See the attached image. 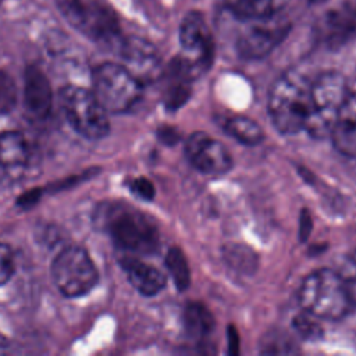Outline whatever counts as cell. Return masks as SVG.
I'll use <instances>...</instances> for the list:
<instances>
[{
    "instance_id": "6da1fadb",
    "label": "cell",
    "mask_w": 356,
    "mask_h": 356,
    "mask_svg": "<svg viewBox=\"0 0 356 356\" xmlns=\"http://www.w3.org/2000/svg\"><path fill=\"white\" fill-rule=\"evenodd\" d=\"M312 82L299 71L282 74L271 86L268 111L281 134H296L305 129L310 106Z\"/></svg>"
},
{
    "instance_id": "7a4b0ae2",
    "label": "cell",
    "mask_w": 356,
    "mask_h": 356,
    "mask_svg": "<svg viewBox=\"0 0 356 356\" xmlns=\"http://www.w3.org/2000/svg\"><path fill=\"white\" fill-rule=\"evenodd\" d=\"M299 303L307 313L324 320H339L353 307L345 277L328 268L317 270L303 280Z\"/></svg>"
},
{
    "instance_id": "3957f363",
    "label": "cell",
    "mask_w": 356,
    "mask_h": 356,
    "mask_svg": "<svg viewBox=\"0 0 356 356\" xmlns=\"http://www.w3.org/2000/svg\"><path fill=\"white\" fill-rule=\"evenodd\" d=\"M64 19L88 39L103 44H120V24L106 0H56Z\"/></svg>"
},
{
    "instance_id": "277c9868",
    "label": "cell",
    "mask_w": 356,
    "mask_h": 356,
    "mask_svg": "<svg viewBox=\"0 0 356 356\" xmlns=\"http://www.w3.org/2000/svg\"><path fill=\"white\" fill-rule=\"evenodd\" d=\"M349 93L346 79L339 72H324L312 82L310 106L305 124L310 136L323 139L331 134L337 115Z\"/></svg>"
},
{
    "instance_id": "5b68a950",
    "label": "cell",
    "mask_w": 356,
    "mask_h": 356,
    "mask_svg": "<svg viewBox=\"0 0 356 356\" xmlns=\"http://www.w3.org/2000/svg\"><path fill=\"white\" fill-rule=\"evenodd\" d=\"M60 103L68 124L83 138L103 139L110 131L107 110L92 90L68 85L60 92Z\"/></svg>"
},
{
    "instance_id": "8992f818",
    "label": "cell",
    "mask_w": 356,
    "mask_h": 356,
    "mask_svg": "<svg viewBox=\"0 0 356 356\" xmlns=\"http://www.w3.org/2000/svg\"><path fill=\"white\" fill-rule=\"evenodd\" d=\"M92 92L107 113L129 110L142 95V83L122 65L103 63L93 70Z\"/></svg>"
},
{
    "instance_id": "52a82bcc",
    "label": "cell",
    "mask_w": 356,
    "mask_h": 356,
    "mask_svg": "<svg viewBox=\"0 0 356 356\" xmlns=\"http://www.w3.org/2000/svg\"><path fill=\"white\" fill-rule=\"evenodd\" d=\"M51 278L57 289L67 298L89 293L99 281L95 263L83 248H64L51 263Z\"/></svg>"
},
{
    "instance_id": "ba28073f",
    "label": "cell",
    "mask_w": 356,
    "mask_h": 356,
    "mask_svg": "<svg viewBox=\"0 0 356 356\" xmlns=\"http://www.w3.org/2000/svg\"><path fill=\"white\" fill-rule=\"evenodd\" d=\"M107 229L114 243L135 254L153 253L159 246V231L156 225L138 210L117 209L107 220Z\"/></svg>"
},
{
    "instance_id": "9c48e42d",
    "label": "cell",
    "mask_w": 356,
    "mask_h": 356,
    "mask_svg": "<svg viewBox=\"0 0 356 356\" xmlns=\"http://www.w3.org/2000/svg\"><path fill=\"white\" fill-rule=\"evenodd\" d=\"M179 42L182 47L179 57L196 79L210 67L214 56L213 38L200 13L191 11L184 17L179 28Z\"/></svg>"
},
{
    "instance_id": "30bf717a",
    "label": "cell",
    "mask_w": 356,
    "mask_h": 356,
    "mask_svg": "<svg viewBox=\"0 0 356 356\" xmlns=\"http://www.w3.org/2000/svg\"><path fill=\"white\" fill-rule=\"evenodd\" d=\"M248 26L236 40V50L241 57L259 60L266 57L277 47L289 32V21L282 15L274 14L266 18L248 19Z\"/></svg>"
},
{
    "instance_id": "8fae6325",
    "label": "cell",
    "mask_w": 356,
    "mask_h": 356,
    "mask_svg": "<svg viewBox=\"0 0 356 356\" xmlns=\"http://www.w3.org/2000/svg\"><path fill=\"white\" fill-rule=\"evenodd\" d=\"M320 40L330 49H339L356 36V0H341L328 8L317 24Z\"/></svg>"
},
{
    "instance_id": "7c38bea8",
    "label": "cell",
    "mask_w": 356,
    "mask_h": 356,
    "mask_svg": "<svg viewBox=\"0 0 356 356\" xmlns=\"http://www.w3.org/2000/svg\"><path fill=\"white\" fill-rule=\"evenodd\" d=\"M185 154L191 164L206 175L225 174L232 165L227 149L204 132H195L186 139Z\"/></svg>"
},
{
    "instance_id": "4fadbf2b",
    "label": "cell",
    "mask_w": 356,
    "mask_h": 356,
    "mask_svg": "<svg viewBox=\"0 0 356 356\" xmlns=\"http://www.w3.org/2000/svg\"><path fill=\"white\" fill-rule=\"evenodd\" d=\"M124 67L140 82H150L161 72V63L157 50L147 42L131 38L118 44Z\"/></svg>"
},
{
    "instance_id": "5bb4252c",
    "label": "cell",
    "mask_w": 356,
    "mask_h": 356,
    "mask_svg": "<svg viewBox=\"0 0 356 356\" xmlns=\"http://www.w3.org/2000/svg\"><path fill=\"white\" fill-rule=\"evenodd\" d=\"M53 104V90L44 72L29 65L24 75V106L28 114L36 120L49 115Z\"/></svg>"
},
{
    "instance_id": "9a60e30c",
    "label": "cell",
    "mask_w": 356,
    "mask_h": 356,
    "mask_svg": "<svg viewBox=\"0 0 356 356\" xmlns=\"http://www.w3.org/2000/svg\"><path fill=\"white\" fill-rule=\"evenodd\" d=\"M338 152L356 157V93H349L330 134Z\"/></svg>"
},
{
    "instance_id": "2e32d148",
    "label": "cell",
    "mask_w": 356,
    "mask_h": 356,
    "mask_svg": "<svg viewBox=\"0 0 356 356\" xmlns=\"http://www.w3.org/2000/svg\"><path fill=\"white\" fill-rule=\"evenodd\" d=\"M121 267L131 285L145 296H153L165 286L164 274L139 259L125 257L121 260Z\"/></svg>"
},
{
    "instance_id": "e0dca14e",
    "label": "cell",
    "mask_w": 356,
    "mask_h": 356,
    "mask_svg": "<svg viewBox=\"0 0 356 356\" xmlns=\"http://www.w3.org/2000/svg\"><path fill=\"white\" fill-rule=\"evenodd\" d=\"M28 163V145L25 138L15 131L0 135V170L10 175L22 172Z\"/></svg>"
},
{
    "instance_id": "ac0fdd59",
    "label": "cell",
    "mask_w": 356,
    "mask_h": 356,
    "mask_svg": "<svg viewBox=\"0 0 356 356\" xmlns=\"http://www.w3.org/2000/svg\"><path fill=\"white\" fill-rule=\"evenodd\" d=\"M286 3L288 0H224L227 8L243 21L278 14Z\"/></svg>"
},
{
    "instance_id": "d6986e66",
    "label": "cell",
    "mask_w": 356,
    "mask_h": 356,
    "mask_svg": "<svg viewBox=\"0 0 356 356\" xmlns=\"http://www.w3.org/2000/svg\"><path fill=\"white\" fill-rule=\"evenodd\" d=\"M184 325L192 338H203L213 330L214 318L203 305L191 303L184 312Z\"/></svg>"
},
{
    "instance_id": "ffe728a7",
    "label": "cell",
    "mask_w": 356,
    "mask_h": 356,
    "mask_svg": "<svg viewBox=\"0 0 356 356\" xmlns=\"http://www.w3.org/2000/svg\"><path fill=\"white\" fill-rule=\"evenodd\" d=\"M227 132L243 145H257L263 139L261 128L250 118L243 115H235L225 124Z\"/></svg>"
},
{
    "instance_id": "44dd1931",
    "label": "cell",
    "mask_w": 356,
    "mask_h": 356,
    "mask_svg": "<svg viewBox=\"0 0 356 356\" xmlns=\"http://www.w3.org/2000/svg\"><path fill=\"white\" fill-rule=\"evenodd\" d=\"M165 266L178 291H185L191 282L189 266L179 248H171L165 256Z\"/></svg>"
},
{
    "instance_id": "7402d4cb",
    "label": "cell",
    "mask_w": 356,
    "mask_h": 356,
    "mask_svg": "<svg viewBox=\"0 0 356 356\" xmlns=\"http://www.w3.org/2000/svg\"><path fill=\"white\" fill-rule=\"evenodd\" d=\"M225 260L232 268L243 273H252L257 266L256 254L241 245H231L225 249Z\"/></svg>"
},
{
    "instance_id": "603a6c76",
    "label": "cell",
    "mask_w": 356,
    "mask_h": 356,
    "mask_svg": "<svg viewBox=\"0 0 356 356\" xmlns=\"http://www.w3.org/2000/svg\"><path fill=\"white\" fill-rule=\"evenodd\" d=\"M17 104V86L14 79L0 70V117L11 113Z\"/></svg>"
},
{
    "instance_id": "cb8c5ba5",
    "label": "cell",
    "mask_w": 356,
    "mask_h": 356,
    "mask_svg": "<svg viewBox=\"0 0 356 356\" xmlns=\"http://www.w3.org/2000/svg\"><path fill=\"white\" fill-rule=\"evenodd\" d=\"M293 350L291 339L282 332H270L261 342L263 353H292Z\"/></svg>"
},
{
    "instance_id": "d4e9b609",
    "label": "cell",
    "mask_w": 356,
    "mask_h": 356,
    "mask_svg": "<svg viewBox=\"0 0 356 356\" xmlns=\"http://www.w3.org/2000/svg\"><path fill=\"white\" fill-rule=\"evenodd\" d=\"M312 317L313 314L307 313V314H299L298 317L293 318V328L305 339H318L321 338V334H323L320 324L316 323Z\"/></svg>"
},
{
    "instance_id": "484cf974",
    "label": "cell",
    "mask_w": 356,
    "mask_h": 356,
    "mask_svg": "<svg viewBox=\"0 0 356 356\" xmlns=\"http://www.w3.org/2000/svg\"><path fill=\"white\" fill-rule=\"evenodd\" d=\"M14 273V256L11 249L0 242V285H4Z\"/></svg>"
},
{
    "instance_id": "4316f807",
    "label": "cell",
    "mask_w": 356,
    "mask_h": 356,
    "mask_svg": "<svg viewBox=\"0 0 356 356\" xmlns=\"http://www.w3.org/2000/svg\"><path fill=\"white\" fill-rule=\"evenodd\" d=\"M129 188H131V192L134 195H136L138 197H140L143 200H152L154 197V193H156L153 184L146 178L134 179L131 182Z\"/></svg>"
},
{
    "instance_id": "83f0119b",
    "label": "cell",
    "mask_w": 356,
    "mask_h": 356,
    "mask_svg": "<svg viewBox=\"0 0 356 356\" xmlns=\"http://www.w3.org/2000/svg\"><path fill=\"white\" fill-rule=\"evenodd\" d=\"M159 139L167 145H174L179 140V135L174 128L164 127L159 131Z\"/></svg>"
},
{
    "instance_id": "f1b7e54d",
    "label": "cell",
    "mask_w": 356,
    "mask_h": 356,
    "mask_svg": "<svg viewBox=\"0 0 356 356\" xmlns=\"http://www.w3.org/2000/svg\"><path fill=\"white\" fill-rule=\"evenodd\" d=\"M310 229H312L310 214L307 213V210H303L302 216H300V227H299V235H300L302 241H306L309 238Z\"/></svg>"
},
{
    "instance_id": "f546056e",
    "label": "cell",
    "mask_w": 356,
    "mask_h": 356,
    "mask_svg": "<svg viewBox=\"0 0 356 356\" xmlns=\"http://www.w3.org/2000/svg\"><path fill=\"white\" fill-rule=\"evenodd\" d=\"M228 331H229V334H228V345H229L228 352L231 355H236L239 352V337H238L234 327H229Z\"/></svg>"
},
{
    "instance_id": "4dcf8cb0",
    "label": "cell",
    "mask_w": 356,
    "mask_h": 356,
    "mask_svg": "<svg viewBox=\"0 0 356 356\" xmlns=\"http://www.w3.org/2000/svg\"><path fill=\"white\" fill-rule=\"evenodd\" d=\"M6 348H7V342H6V338H4L3 335H0V352H3Z\"/></svg>"
},
{
    "instance_id": "1f68e13d",
    "label": "cell",
    "mask_w": 356,
    "mask_h": 356,
    "mask_svg": "<svg viewBox=\"0 0 356 356\" xmlns=\"http://www.w3.org/2000/svg\"><path fill=\"white\" fill-rule=\"evenodd\" d=\"M312 4H320V3H324V1H327V0H309Z\"/></svg>"
},
{
    "instance_id": "d6a6232c",
    "label": "cell",
    "mask_w": 356,
    "mask_h": 356,
    "mask_svg": "<svg viewBox=\"0 0 356 356\" xmlns=\"http://www.w3.org/2000/svg\"><path fill=\"white\" fill-rule=\"evenodd\" d=\"M352 263L353 264H356V250L353 252V254H352Z\"/></svg>"
}]
</instances>
